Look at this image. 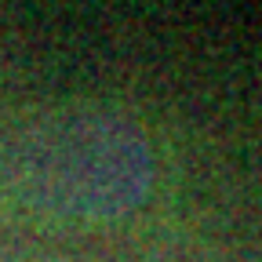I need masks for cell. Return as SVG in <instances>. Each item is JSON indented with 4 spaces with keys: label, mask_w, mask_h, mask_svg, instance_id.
<instances>
[{
    "label": "cell",
    "mask_w": 262,
    "mask_h": 262,
    "mask_svg": "<svg viewBox=\"0 0 262 262\" xmlns=\"http://www.w3.org/2000/svg\"><path fill=\"white\" fill-rule=\"evenodd\" d=\"M146 131L110 106H51L0 120V193L66 222H113L153 189Z\"/></svg>",
    "instance_id": "6da1fadb"
}]
</instances>
